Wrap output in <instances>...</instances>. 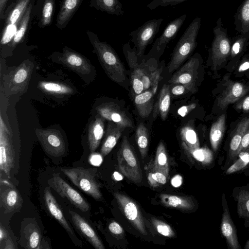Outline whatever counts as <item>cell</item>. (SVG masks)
I'll return each instance as SVG.
<instances>
[{
    "mask_svg": "<svg viewBox=\"0 0 249 249\" xmlns=\"http://www.w3.org/2000/svg\"><path fill=\"white\" fill-rule=\"evenodd\" d=\"M69 212L75 228L96 249H105L102 241L89 223L77 213Z\"/></svg>",
    "mask_w": 249,
    "mask_h": 249,
    "instance_id": "cell-22",
    "label": "cell"
},
{
    "mask_svg": "<svg viewBox=\"0 0 249 249\" xmlns=\"http://www.w3.org/2000/svg\"><path fill=\"white\" fill-rule=\"evenodd\" d=\"M83 0H62L58 13L56 26L64 28L73 17Z\"/></svg>",
    "mask_w": 249,
    "mask_h": 249,
    "instance_id": "cell-25",
    "label": "cell"
},
{
    "mask_svg": "<svg viewBox=\"0 0 249 249\" xmlns=\"http://www.w3.org/2000/svg\"><path fill=\"white\" fill-rule=\"evenodd\" d=\"M102 157L99 154L93 153L90 155L89 158L90 163L95 166L100 165L102 162Z\"/></svg>",
    "mask_w": 249,
    "mask_h": 249,
    "instance_id": "cell-51",
    "label": "cell"
},
{
    "mask_svg": "<svg viewBox=\"0 0 249 249\" xmlns=\"http://www.w3.org/2000/svg\"><path fill=\"white\" fill-rule=\"evenodd\" d=\"M124 129L114 122L109 121L105 137L101 148V153L104 156L108 155L116 145Z\"/></svg>",
    "mask_w": 249,
    "mask_h": 249,
    "instance_id": "cell-28",
    "label": "cell"
},
{
    "mask_svg": "<svg viewBox=\"0 0 249 249\" xmlns=\"http://www.w3.org/2000/svg\"><path fill=\"white\" fill-rule=\"evenodd\" d=\"M39 87L48 93L57 94H71L73 90L70 87L60 83L52 82H42Z\"/></svg>",
    "mask_w": 249,
    "mask_h": 249,
    "instance_id": "cell-42",
    "label": "cell"
},
{
    "mask_svg": "<svg viewBox=\"0 0 249 249\" xmlns=\"http://www.w3.org/2000/svg\"><path fill=\"white\" fill-rule=\"evenodd\" d=\"M163 20V18L149 20L129 33L139 57L143 55L147 46L153 42Z\"/></svg>",
    "mask_w": 249,
    "mask_h": 249,
    "instance_id": "cell-7",
    "label": "cell"
},
{
    "mask_svg": "<svg viewBox=\"0 0 249 249\" xmlns=\"http://www.w3.org/2000/svg\"><path fill=\"white\" fill-rule=\"evenodd\" d=\"M160 198L161 203L168 207L183 211H192L196 207L194 201L189 196L161 194L160 195Z\"/></svg>",
    "mask_w": 249,
    "mask_h": 249,
    "instance_id": "cell-27",
    "label": "cell"
},
{
    "mask_svg": "<svg viewBox=\"0 0 249 249\" xmlns=\"http://www.w3.org/2000/svg\"><path fill=\"white\" fill-rule=\"evenodd\" d=\"M249 124V116L244 118L237 125L229 143L228 158L227 165L233 162L237 157L243 137Z\"/></svg>",
    "mask_w": 249,
    "mask_h": 249,
    "instance_id": "cell-24",
    "label": "cell"
},
{
    "mask_svg": "<svg viewBox=\"0 0 249 249\" xmlns=\"http://www.w3.org/2000/svg\"><path fill=\"white\" fill-rule=\"evenodd\" d=\"M181 145L184 153L192 161H196L204 166H209L213 162V153L207 147L191 149L183 142Z\"/></svg>",
    "mask_w": 249,
    "mask_h": 249,
    "instance_id": "cell-30",
    "label": "cell"
},
{
    "mask_svg": "<svg viewBox=\"0 0 249 249\" xmlns=\"http://www.w3.org/2000/svg\"><path fill=\"white\" fill-rule=\"evenodd\" d=\"M214 37L210 48V57L214 70L225 62L230 55L231 40L224 27L221 17L213 29Z\"/></svg>",
    "mask_w": 249,
    "mask_h": 249,
    "instance_id": "cell-4",
    "label": "cell"
},
{
    "mask_svg": "<svg viewBox=\"0 0 249 249\" xmlns=\"http://www.w3.org/2000/svg\"><path fill=\"white\" fill-rule=\"evenodd\" d=\"M61 171L78 188L98 200L102 195L99 186L91 172L83 168H62Z\"/></svg>",
    "mask_w": 249,
    "mask_h": 249,
    "instance_id": "cell-5",
    "label": "cell"
},
{
    "mask_svg": "<svg viewBox=\"0 0 249 249\" xmlns=\"http://www.w3.org/2000/svg\"><path fill=\"white\" fill-rule=\"evenodd\" d=\"M222 206L223 212L220 224L221 235L225 238L229 249H240L236 229L231 217L224 193L222 196Z\"/></svg>",
    "mask_w": 249,
    "mask_h": 249,
    "instance_id": "cell-13",
    "label": "cell"
},
{
    "mask_svg": "<svg viewBox=\"0 0 249 249\" xmlns=\"http://www.w3.org/2000/svg\"><path fill=\"white\" fill-rule=\"evenodd\" d=\"M44 201L46 208L50 214L63 226L72 241L77 242L75 240L77 239L74 232L66 220L59 204L48 188H46L44 190Z\"/></svg>",
    "mask_w": 249,
    "mask_h": 249,
    "instance_id": "cell-21",
    "label": "cell"
},
{
    "mask_svg": "<svg viewBox=\"0 0 249 249\" xmlns=\"http://www.w3.org/2000/svg\"><path fill=\"white\" fill-rule=\"evenodd\" d=\"M4 249H15L16 247L9 235L5 240Z\"/></svg>",
    "mask_w": 249,
    "mask_h": 249,
    "instance_id": "cell-55",
    "label": "cell"
},
{
    "mask_svg": "<svg viewBox=\"0 0 249 249\" xmlns=\"http://www.w3.org/2000/svg\"><path fill=\"white\" fill-rule=\"evenodd\" d=\"M179 134L182 142H183L189 148L196 149L200 147L197 135L191 125L186 124L181 128Z\"/></svg>",
    "mask_w": 249,
    "mask_h": 249,
    "instance_id": "cell-38",
    "label": "cell"
},
{
    "mask_svg": "<svg viewBox=\"0 0 249 249\" xmlns=\"http://www.w3.org/2000/svg\"><path fill=\"white\" fill-rule=\"evenodd\" d=\"M171 94L169 86L164 84L160 89L158 100L154 107L153 117L155 119L160 115L161 119L165 121L170 109Z\"/></svg>",
    "mask_w": 249,
    "mask_h": 249,
    "instance_id": "cell-29",
    "label": "cell"
},
{
    "mask_svg": "<svg viewBox=\"0 0 249 249\" xmlns=\"http://www.w3.org/2000/svg\"><path fill=\"white\" fill-rule=\"evenodd\" d=\"M113 177L114 178L117 180H121L123 179V177L122 175L117 172L114 173Z\"/></svg>",
    "mask_w": 249,
    "mask_h": 249,
    "instance_id": "cell-58",
    "label": "cell"
},
{
    "mask_svg": "<svg viewBox=\"0 0 249 249\" xmlns=\"http://www.w3.org/2000/svg\"><path fill=\"white\" fill-rule=\"evenodd\" d=\"M235 30L240 34L249 33V0H244L234 15Z\"/></svg>",
    "mask_w": 249,
    "mask_h": 249,
    "instance_id": "cell-33",
    "label": "cell"
},
{
    "mask_svg": "<svg viewBox=\"0 0 249 249\" xmlns=\"http://www.w3.org/2000/svg\"><path fill=\"white\" fill-rule=\"evenodd\" d=\"M5 129L0 125V171L1 175L3 173L10 178L13 172L18 171L19 154L16 151L13 141Z\"/></svg>",
    "mask_w": 249,
    "mask_h": 249,
    "instance_id": "cell-6",
    "label": "cell"
},
{
    "mask_svg": "<svg viewBox=\"0 0 249 249\" xmlns=\"http://www.w3.org/2000/svg\"><path fill=\"white\" fill-rule=\"evenodd\" d=\"M50 187L60 196L67 198L72 204L82 212H87L90 209L89 204L83 197L59 175L54 174L48 181Z\"/></svg>",
    "mask_w": 249,
    "mask_h": 249,
    "instance_id": "cell-9",
    "label": "cell"
},
{
    "mask_svg": "<svg viewBox=\"0 0 249 249\" xmlns=\"http://www.w3.org/2000/svg\"><path fill=\"white\" fill-rule=\"evenodd\" d=\"M28 72L27 70L23 68H21L18 70L15 73L14 77V81L17 84L21 83L26 80Z\"/></svg>",
    "mask_w": 249,
    "mask_h": 249,
    "instance_id": "cell-46",
    "label": "cell"
},
{
    "mask_svg": "<svg viewBox=\"0 0 249 249\" xmlns=\"http://www.w3.org/2000/svg\"><path fill=\"white\" fill-rule=\"evenodd\" d=\"M58 60L79 74L86 75L91 71V65L88 60L67 47L63 49Z\"/></svg>",
    "mask_w": 249,
    "mask_h": 249,
    "instance_id": "cell-18",
    "label": "cell"
},
{
    "mask_svg": "<svg viewBox=\"0 0 249 249\" xmlns=\"http://www.w3.org/2000/svg\"><path fill=\"white\" fill-rule=\"evenodd\" d=\"M89 7L117 16L124 15L123 5L119 0H91Z\"/></svg>",
    "mask_w": 249,
    "mask_h": 249,
    "instance_id": "cell-34",
    "label": "cell"
},
{
    "mask_svg": "<svg viewBox=\"0 0 249 249\" xmlns=\"http://www.w3.org/2000/svg\"><path fill=\"white\" fill-rule=\"evenodd\" d=\"M244 249H249V240H248L246 243L245 244V246H244Z\"/></svg>",
    "mask_w": 249,
    "mask_h": 249,
    "instance_id": "cell-59",
    "label": "cell"
},
{
    "mask_svg": "<svg viewBox=\"0 0 249 249\" xmlns=\"http://www.w3.org/2000/svg\"><path fill=\"white\" fill-rule=\"evenodd\" d=\"M186 17V14L182 15L168 24L161 36L155 41L152 48V52L161 53L164 51L167 45L177 35Z\"/></svg>",
    "mask_w": 249,
    "mask_h": 249,
    "instance_id": "cell-20",
    "label": "cell"
},
{
    "mask_svg": "<svg viewBox=\"0 0 249 249\" xmlns=\"http://www.w3.org/2000/svg\"><path fill=\"white\" fill-rule=\"evenodd\" d=\"M151 168L163 173L169 178V165L167 154L165 145L160 141L157 147L154 160L151 164Z\"/></svg>",
    "mask_w": 249,
    "mask_h": 249,
    "instance_id": "cell-35",
    "label": "cell"
},
{
    "mask_svg": "<svg viewBox=\"0 0 249 249\" xmlns=\"http://www.w3.org/2000/svg\"><path fill=\"white\" fill-rule=\"evenodd\" d=\"M248 149H249V124L243 137L240 147L237 151V156L241 151Z\"/></svg>",
    "mask_w": 249,
    "mask_h": 249,
    "instance_id": "cell-47",
    "label": "cell"
},
{
    "mask_svg": "<svg viewBox=\"0 0 249 249\" xmlns=\"http://www.w3.org/2000/svg\"><path fill=\"white\" fill-rule=\"evenodd\" d=\"M171 89V93L174 95L182 94L186 91V89L184 86L181 84H176Z\"/></svg>",
    "mask_w": 249,
    "mask_h": 249,
    "instance_id": "cell-52",
    "label": "cell"
},
{
    "mask_svg": "<svg viewBox=\"0 0 249 249\" xmlns=\"http://www.w3.org/2000/svg\"><path fill=\"white\" fill-rule=\"evenodd\" d=\"M226 115L222 114L213 123L210 132V142L213 152H216L222 141L226 129Z\"/></svg>",
    "mask_w": 249,
    "mask_h": 249,
    "instance_id": "cell-31",
    "label": "cell"
},
{
    "mask_svg": "<svg viewBox=\"0 0 249 249\" xmlns=\"http://www.w3.org/2000/svg\"><path fill=\"white\" fill-rule=\"evenodd\" d=\"M249 88L238 82L230 81L217 99V106L221 110L235 103L249 91Z\"/></svg>",
    "mask_w": 249,
    "mask_h": 249,
    "instance_id": "cell-16",
    "label": "cell"
},
{
    "mask_svg": "<svg viewBox=\"0 0 249 249\" xmlns=\"http://www.w3.org/2000/svg\"><path fill=\"white\" fill-rule=\"evenodd\" d=\"M249 167V149L242 151L238 154L232 163L227 169L226 175L242 171Z\"/></svg>",
    "mask_w": 249,
    "mask_h": 249,
    "instance_id": "cell-40",
    "label": "cell"
},
{
    "mask_svg": "<svg viewBox=\"0 0 249 249\" xmlns=\"http://www.w3.org/2000/svg\"><path fill=\"white\" fill-rule=\"evenodd\" d=\"M182 182V178L180 175L175 176L171 180V184L175 187L180 186Z\"/></svg>",
    "mask_w": 249,
    "mask_h": 249,
    "instance_id": "cell-54",
    "label": "cell"
},
{
    "mask_svg": "<svg viewBox=\"0 0 249 249\" xmlns=\"http://www.w3.org/2000/svg\"><path fill=\"white\" fill-rule=\"evenodd\" d=\"M108 229L114 235H121L124 233L123 228L116 221H113L109 224Z\"/></svg>",
    "mask_w": 249,
    "mask_h": 249,
    "instance_id": "cell-48",
    "label": "cell"
},
{
    "mask_svg": "<svg viewBox=\"0 0 249 249\" xmlns=\"http://www.w3.org/2000/svg\"><path fill=\"white\" fill-rule=\"evenodd\" d=\"M186 0H152L147 6L150 10H154L159 6H175Z\"/></svg>",
    "mask_w": 249,
    "mask_h": 249,
    "instance_id": "cell-45",
    "label": "cell"
},
{
    "mask_svg": "<svg viewBox=\"0 0 249 249\" xmlns=\"http://www.w3.org/2000/svg\"><path fill=\"white\" fill-rule=\"evenodd\" d=\"M154 94L150 89L136 95L134 103L140 116L147 118L153 108Z\"/></svg>",
    "mask_w": 249,
    "mask_h": 249,
    "instance_id": "cell-32",
    "label": "cell"
},
{
    "mask_svg": "<svg viewBox=\"0 0 249 249\" xmlns=\"http://www.w3.org/2000/svg\"><path fill=\"white\" fill-rule=\"evenodd\" d=\"M35 132L42 147L48 155L58 157L64 154L65 143L59 131L53 129L37 128Z\"/></svg>",
    "mask_w": 249,
    "mask_h": 249,
    "instance_id": "cell-10",
    "label": "cell"
},
{
    "mask_svg": "<svg viewBox=\"0 0 249 249\" xmlns=\"http://www.w3.org/2000/svg\"><path fill=\"white\" fill-rule=\"evenodd\" d=\"M123 51L131 71V82L133 91L136 95L144 91L142 72L140 63L138 61L139 56L135 47L132 49L129 43L123 45Z\"/></svg>",
    "mask_w": 249,
    "mask_h": 249,
    "instance_id": "cell-14",
    "label": "cell"
},
{
    "mask_svg": "<svg viewBox=\"0 0 249 249\" xmlns=\"http://www.w3.org/2000/svg\"><path fill=\"white\" fill-rule=\"evenodd\" d=\"M41 7L39 11V26L44 28L52 22V17L54 10L55 0H39Z\"/></svg>",
    "mask_w": 249,
    "mask_h": 249,
    "instance_id": "cell-36",
    "label": "cell"
},
{
    "mask_svg": "<svg viewBox=\"0 0 249 249\" xmlns=\"http://www.w3.org/2000/svg\"><path fill=\"white\" fill-rule=\"evenodd\" d=\"M31 0H16L5 12L4 27L1 40V44L9 42L14 37L19 23Z\"/></svg>",
    "mask_w": 249,
    "mask_h": 249,
    "instance_id": "cell-8",
    "label": "cell"
},
{
    "mask_svg": "<svg viewBox=\"0 0 249 249\" xmlns=\"http://www.w3.org/2000/svg\"><path fill=\"white\" fill-rule=\"evenodd\" d=\"M118 168L128 179L136 183L142 181V173L139 161L127 138L124 136L117 153Z\"/></svg>",
    "mask_w": 249,
    "mask_h": 249,
    "instance_id": "cell-3",
    "label": "cell"
},
{
    "mask_svg": "<svg viewBox=\"0 0 249 249\" xmlns=\"http://www.w3.org/2000/svg\"><path fill=\"white\" fill-rule=\"evenodd\" d=\"M23 200L18 191L9 182L1 179L0 204L5 213H10L19 209Z\"/></svg>",
    "mask_w": 249,
    "mask_h": 249,
    "instance_id": "cell-15",
    "label": "cell"
},
{
    "mask_svg": "<svg viewBox=\"0 0 249 249\" xmlns=\"http://www.w3.org/2000/svg\"><path fill=\"white\" fill-rule=\"evenodd\" d=\"M86 33L107 75L114 82L123 84L126 80V71L115 51L109 44L100 41L94 33L87 30Z\"/></svg>",
    "mask_w": 249,
    "mask_h": 249,
    "instance_id": "cell-1",
    "label": "cell"
},
{
    "mask_svg": "<svg viewBox=\"0 0 249 249\" xmlns=\"http://www.w3.org/2000/svg\"><path fill=\"white\" fill-rule=\"evenodd\" d=\"M198 65L199 59L196 54L173 75L169 82L174 85H183L187 90L196 92Z\"/></svg>",
    "mask_w": 249,
    "mask_h": 249,
    "instance_id": "cell-11",
    "label": "cell"
},
{
    "mask_svg": "<svg viewBox=\"0 0 249 249\" xmlns=\"http://www.w3.org/2000/svg\"><path fill=\"white\" fill-rule=\"evenodd\" d=\"M42 235L40 228L36 221H30L22 224L20 243L24 249H41Z\"/></svg>",
    "mask_w": 249,
    "mask_h": 249,
    "instance_id": "cell-19",
    "label": "cell"
},
{
    "mask_svg": "<svg viewBox=\"0 0 249 249\" xmlns=\"http://www.w3.org/2000/svg\"><path fill=\"white\" fill-rule=\"evenodd\" d=\"M105 118L97 115L89 126L88 142L90 151L93 153L98 147L104 134Z\"/></svg>",
    "mask_w": 249,
    "mask_h": 249,
    "instance_id": "cell-26",
    "label": "cell"
},
{
    "mask_svg": "<svg viewBox=\"0 0 249 249\" xmlns=\"http://www.w3.org/2000/svg\"><path fill=\"white\" fill-rule=\"evenodd\" d=\"M232 196L237 203L239 217L244 220V225L249 228V183L233 189Z\"/></svg>",
    "mask_w": 249,
    "mask_h": 249,
    "instance_id": "cell-23",
    "label": "cell"
},
{
    "mask_svg": "<svg viewBox=\"0 0 249 249\" xmlns=\"http://www.w3.org/2000/svg\"><path fill=\"white\" fill-rule=\"evenodd\" d=\"M201 21V18L200 17L195 18L179 38L173 50L171 61L168 66L169 73L178 68L196 49Z\"/></svg>",
    "mask_w": 249,
    "mask_h": 249,
    "instance_id": "cell-2",
    "label": "cell"
},
{
    "mask_svg": "<svg viewBox=\"0 0 249 249\" xmlns=\"http://www.w3.org/2000/svg\"><path fill=\"white\" fill-rule=\"evenodd\" d=\"M151 222L156 231L160 234L170 238L175 235V233L173 229L165 222L154 217L151 218Z\"/></svg>",
    "mask_w": 249,
    "mask_h": 249,
    "instance_id": "cell-43",
    "label": "cell"
},
{
    "mask_svg": "<svg viewBox=\"0 0 249 249\" xmlns=\"http://www.w3.org/2000/svg\"><path fill=\"white\" fill-rule=\"evenodd\" d=\"M147 179L150 186L156 188L166 183L167 178L161 172L152 169L147 174Z\"/></svg>",
    "mask_w": 249,
    "mask_h": 249,
    "instance_id": "cell-44",
    "label": "cell"
},
{
    "mask_svg": "<svg viewBox=\"0 0 249 249\" xmlns=\"http://www.w3.org/2000/svg\"><path fill=\"white\" fill-rule=\"evenodd\" d=\"M9 236L7 231L2 226L1 224H0V242L1 243L3 240H5L6 238Z\"/></svg>",
    "mask_w": 249,
    "mask_h": 249,
    "instance_id": "cell-56",
    "label": "cell"
},
{
    "mask_svg": "<svg viewBox=\"0 0 249 249\" xmlns=\"http://www.w3.org/2000/svg\"><path fill=\"white\" fill-rule=\"evenodd\" d=\"M196 107L195 103L191 104L189 105L185 106L179 108L178 111V113L182 117H184L189 112L193 110Z\"/></svg>",
    "mask_w": 249,
    "mask_h": 249,
    "instance_id": "cell-50",
    "label": "cell"
},
{
    "mask_svg": "<svg viewBox=\"0 0 249 249\" xmlns=\"http://www.w3.org/2000/svg\"><path fill=\"white\" fill-rule=\"evenodd\" d=\"M235 108L238 110L248 112L249 111V95L246 96L240 102L236 104Z\"/></svg>",
    "mask_w": 249,
    "mask_h": 249,
    "instance_id": "cell-49",
    "label": "cell"
},
{
    "mask_svg": "<svg viewBox=\"0 0 249 249\" xmlns=\"http://www.w3.org/2000/svg\"><path fill=\"white\" fill-rule=\"evenodd\" d=\"M114 196L126 218L140 233L146 235L143 216L136 202L126 195L120 193L116 192Z\"/></svg>",
    "mask_w": 249,
    "mask_h": 249,
    "instance_id": "cell-12",
    "label": "cell"
},
{
    "mask_svg": "<svg viewBox=\"0 0 249 249\" xmlns=\"http://www.w3.org/2000/svg\"><path fill=\"white\" fill-rule=\"evenodd\" d=\"M97 110L102 117L116 124L123 129L132 127L131 119L119 106L113 103L101 105L97 107Z\"/></svg>",
    "mask_w": 249,
    "mask_h": 249,
    "instance_id": "cell-17",
    "label": "cell"
},
{
    "mask_svg": "<svg viewBox=\"0 0 249 249\" xmlns=\"http://www.w3.org/2000/svg\"><path fill=\"white\" fill-rule=\"evenodd\" d=\"M249 39V33L240 34L236 35L231 45L230 56L235 57L242 53L247 47Z\"/></svg>",
    "mask_w": 249,
    "mask_h": 249,
    "instance_id": "cell-41",
    "label": "cell"
},
{
    "mask_svg": "<svg viewBox=\"0 0 249 249\" xmlns=\"http://www.w3.org/2000/svg\"><path fill=\"white\" fill-rule=\"evenodd\" d=\"M34 0H31L18 26L16 32L12 40L13 45L18 43L24 36L27 30L32 16Z\"/></svg>",
    "mask_w": 249,
    "mask_h": 249,
    "instance_id": "cell-37",
    "label": "cell"
},
{
    "mask_svg": "<svg viewBox=\"0 0 249 249\" xmlns=\"http://www.w3.org/2000/svg\"><path fill=\"white\" fill-rule=\"evenodd\" d=\"M136 140L141 158L143 160L148 151L149 135L147 128L142 123L140 124L136 129Z\"/></svg>",
    "mask_w": 249,
    "mask_h": 249,
    "instance_id": "cell-39",
    "label": "cell"
},
{
    "mask_svg": "<svg viewBox=\"0 0 249 249\" xmlns=\"http://www.w3.org/2000/svg\"><path fill=\"white\" fill-rule=\"evenodd\" d=\"M8 0H0V19H4L5 16V8Z\"/></svg>",
    "mask_w": 249,
    "mask_h": 249,
    "instance_id": "cell-53",
    "label": "cell"
},
{
    "mask_svg": "<svg viewBox=\"0 0 249 249\" xmlns=\"http://www.w3.org/2000/svg\"><path fill=\"white\" fill-rule=\"evenodd\" d=\"M249 69V61H246L241 64L239 68V72H243Z\"/></svg>",
    "mask_w": 249,
    "mask_h": 249,
    "instance_id": "cell-57",
    "label": "cell"
}]
</instances>
